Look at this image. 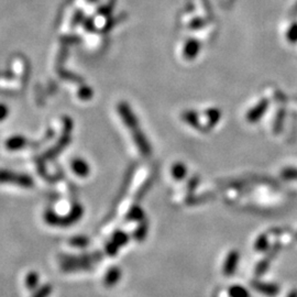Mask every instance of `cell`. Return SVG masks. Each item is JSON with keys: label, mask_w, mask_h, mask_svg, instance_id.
<instances>
[{"label": "cell", "mask_w": 297, "mask_h": 297, "mask_svg": "<svg viewBox=\"0 0 297 297\" xmlns=\"http://www.w3.org/2000/svg\"><path fill=\"white\" fill-rule=\"evenodd\" d=\"M251 286L253 289L259 292V293L263 294L265 296L269 297H275L278 294H280L281 287L278 286L275 283H267V282H261V281H252L251 282Z\"/></svg>", "instance_id": "cell-1"}, {"label": "cell", "mask_w": 297, "mask_h": 297, "mask_svg": "<svg viewBox=\"0 0 297 297\" xmlns=\"http://www.w3.org/2000/svg\"><path fill=\"white\" fill-rule=\"evenodd\" d=\"M92 267L91 263H82V262H62L61 269L64 272H75L83 271V270H91Z\"/></svg>", "instance_id": "cell-4"}, {"label": "cell", "mask_w": 297, "mask_h": 297, "mask_svg": "<svg viewBox=\"0 0 297 297\" xmlns=\"http://www.w3.org/2000/svg\"><path fill=\"white\" fill-rule=\"evenodd\" d=\"M117 248L118 246L114 245V243H110V245L107 246V253L110 255H114L117 253Z\"/></svg>", "instance_id": "cell-13"}, {"label": "cell", "mask_w": 297, "mask_h": 297, "mask_svg": "<svg viewBox=\"0 0 297 297\" xmlns=\"http://www.w3.org/2000/svg\"><path fill=\"white\" fill-rule=\"evenodd\" d=\"M269 265H270L269 259H265L263 261H261V262L258 264V267L255 268V275L256 276L262 275V274L269 269Z\"/></svg>", "instance_id": "cell-9"}, {"label": "cell", "mask_w": 297, "mask_h": 297, "mask_svg": "<svg viewBox=\"0 0 297 297\" xmlns=\"http://www.w3.org/2000/svg\"><path fill=\"white\" fill-rule=\"evenodd\" d=\"M53 292V285L51 283H46L34 291L31 297H50Z\"/></svg>", "instance_id": "cell-7"}, {"label": "cell", "mask_w": 297, "mask_h": 297, "mask_svg": "<svg viewBox=\"0 0 297 297\" xmlns=\"http://www.w3.org/2000/svg\"><path fill=\"white\" fill-rule=\"evenodd\" d=\"M114 243H116V245H117L118 247L123 246V245H125V243L128 241V240H127V237H126L123 233H118V234H116V236H114Z\"/></svg>", "instance_id": "cell-11"}, {"label": "cell", "mask_w": 297, "mask_h": 297, "mask_svg": "<svg viewBox=\"0 0 297 297\" xmlns=\"http://www.w3.org/2000/svg\"><path fill=\"white\" fill-rule=\"evenodd\" d=\"M7 116V108L6 106H0V120L6 118Z\"/></svg>", "instance_id": "cell-14"}, {"label": "cell", "mask_w": 297, "mask_h": 297, "mask_svg": "<svg viewBox=\"0 0 297 297\" xmlns=\"http://www.w3.org/2000/svg\"><path fill=\"white\" fill-rule=\"evenodd\" d=\"M239 258H240V255H239V252L233 250L230 251L227 258L225 260L224 263V268H223V272L226 276H232L234 273L237 271L238 268V263H239Z\"/></svg>", "instance_id": "cell-2"}, {"label": "cell", "mask_w": 297, "mask_h": 297, "mask_svg": "<svg viewBox=\"0 0 297 297\" xmlns=\"http://www.w3.org/2000/svg\"><path fill=\"white\" fill-rule=\"evenodd\" d=\"M289 37H290L291 41H293V42L297 41V25L292 26V29L289 33Z\"/></svg>", "instance_id": "cell-12"}, {"label": "cell", "mask_w": 297, "mask_h": 297, "mask_svg": "<svg viewBox=\"0 0 297 297\" xmlns=\"http://www.w3.org/2000/svg\"><path fill=\"white\" fill-rule=\"evenodd\" d=\"M121 269L118 267L110 268L105 274L104 277V284L107 287H113L117 284V283L121 280Z\"/></svg>", "instance_id": "cell-3"}, {"label": "cell", "mask_w": 297, "mask_h": 297, "mask_svg": "<svg viewBox=\"0 0 297 297\" xmlns=\"http://www.w3.org/2000/svg\"><path fill=\"white\" fill-rule=\"evenodd\" d=\"M287 297H297V290H293L291 291L289 295H287Z\"/></svg>", "instance_id": "cell-15"}, {"label": "cell", "mask_w": 297, "mask_h": 297, "mask_svg": "<svg viewBox=\"0 0 297 297\" xmlns=\"http://www.w3.org/2000/svg\"><path fill=\"white\" fill-rule=\"evenodd\" d=\"M91 1H94V0H91Z\"/></svg>", "instance_id": "cell-16"}, {"label": "cell", "mask_w": 297, "mask_h": 297, "mask_svg": "<svg viewBox=\"0 0 297 297\" xmlns=\"http://www.w3.org/2000/svg\"><path fill=\"white\" fill-rule=\"evenodd\" d=\"M69 243L73 247H78V248H85L88 245V239L84 237H75L69 240Z\"/></svg>", "instance_id": "cell-8"}, {"label": "cell", "mask_w": 297, "mask_h": 297, "mask_svg": "<svg viewBox=\"0 0 297 297\" xmlns=\"http://www.w3.org/2000/svg\"><path fill=\"white\" fill-rule=\"evenodd\" d=\"M39 282H40V275L38 272L35 271L28 272L24 280L26 289L29 291H35L39 287Z\"/></svg>", "instance_id": "cell-5"}, {"label": "cell", "mask_w": 297, "mask_h": 297, "mask_svg": "<svg viewBox=\"0 0 297 297\" xmlns=\"http://www.w3.org/2000/svg\"><path fill=\"white\" fill-rule=\"evenodd\" d=\"M268 247H269V245H268V239L265 238V236H261L258 239V241L255 242V250L256 251H260V252L265 251V250L268 249Z\"/></svg>", "instance_id": "cell-10"}, {"label": "cell", "mask_w": 297, "mask_h": 297, "mask_svg": "<svg viewBox=\"0 0 297 297\" xmlns=\"http://www.w3.org/2000/svg\"><path fill=\"white\" fill-rule=\"evenodd\" d=\"M229 297H250L249 292L241 285H232L228 290Z\"/></svg>", "instance_id": "cell-6"}]
</instances>
